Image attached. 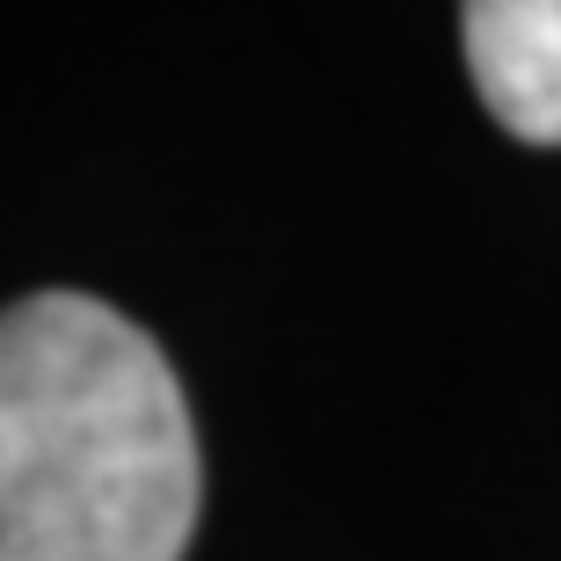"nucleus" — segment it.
Instances as JSON below:
<instances>
[{
    "label": "nucleus",
    "instance_id": "2",
    "mask_svg": "<svg viewBox=\"0 0 561 561\" xmlns=\"http://www.w3.org/2000/svg\"><path fill=\"white\" fill-rule=\"evenodd\" d=\"M459 44L489 117L525 146H561V0H474Z\"/></svg>",
    "mask_w": 561,
    "mask_h": 561
},
{
    "label": "nucleus",
    "instance_id": "1",
    "mask_svg": "<svg viewBox=\"0 0 561 561\" xmlns=\"http://www.w3.org/2000/svg\"><path fill=\"white\" fill-rule=\"evenodd\" d=\"M197 431L161 343L88 291L0 313V561H183Z\"/></svg>",
    "mask_w": 561,
    "mask_h": 561
}]
</instances>
